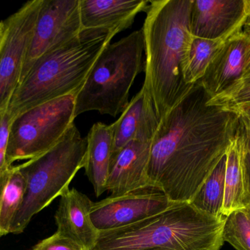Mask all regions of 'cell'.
Returning <instances> with one entry per match:
<instances>
[{
	"mask_svg": "<svg viewBox=\"0 0 250 250\" xmlns=\"http://www.w3.org/2000/svg\"><path fill=\"white\" fill-rule=\"evenodd\" d=\"M86 148V137L73 123L55 146L18 165L26 181V193L10 233H21L34 216L70 189V182L84 167Z\"/></svg>",
	"mask_w": 250,
	"mask_h": 250,
	"instance_id": "8992f818",
	"label": "cell"
},
{
	"mask_svg": "<svg viewBox=\"0 0 250 250\" xmlns=\"http://www.w3.org/2000/svg\"><path fill=\"white\" fill-rule=\"evenodd\" d=\"M26 188V181L18 165L11 166L0 175V238L10 233Z\"/></svg>",
	"mask_w": 250,
	"mask_h": 250,
	"instance_id": "ffe728a7",
	"label": "cell"
},
{
	"mask_svg": "<svg viewBox=\"0 0 250 250\" xmlns=\"http://www.w3.org/2000/svg\"><path fill=\"white\" fill-rule=\"evenodd\" d=\"M174 204L161 191L141 189L93 203L91 220L99 232L114 230L163 212Z\"/></svg>",
	"mask_w": 250,
	"mask_h": 250,
	"instance_id": "30bf717a",
	"label": "cell"
},
{
	"mask_svg": "<svg viewBox=\"0 0 250 250\" xmlns=\"http://www.w3.org/2000/svg\"><path fill=\"white\" fill-rule=\"evenodd\" d=\"M11 121V117L7 110L0 112V175L10 167L6 160V153Z\"/></svg>",
	"mask_w": 250,
	"mask_h": 250,
	"instance_id": "d4e9b609",
	"label": "cell"
},
{
	"mask_svg": "<svg viewBox=\"0 0 250 250\" xmlns=\"http://www.w3.org/2000/svg\"><path fill=\"white\" fill-rule=\"evenodd\" d=\"M245 15V0H193L191 30L194 37L216 38L230 30Z\"/></svg>",
	"mask_w": 250,
	"mask_h": 250,
	"instance_id": "e0dca14e",
	"label": "cell"
},
{
	"mask_svg": "<svg viewBox=\"0 0 250 250\" xmlns=\"http://www.w3.org/2000/svg\"><path fill=\"white\" fill-rule=\"evenodd\" d=\"M198 82L159 122L151 142V189L173 203H190L226 157L241 126L236 113L209 105Z\"/></svg>",
	"mask_w": 250,
	"mask_h": 250,
	"instance_id": "6da1fadb",
	"label": "cell"
},
{
	"mask_svg": "<svg viewBox=\"0 0 250 250\" xmlns=\"http://www.w3.org/2000/svg\"><path fill=\"white\" fill-rule=\"evenodd\" d=\"M82 32L80 0H42L21 80L41 56L70 42Z\"/></svg>",
	"mask_w": 250,
	"mask_h": 250,
	"instance_id": "9c48e42d",
	"label": "cell"
},
{
	"mask_svg": "<svg viewBox=\"0 0 250 250\" xmlns=\"http://www.w3.org/2000/svg\"><path fill=\"white\" fill-rule=\"evenodd\" d=\"M223 239L236 250H250L249 210H239L226 217Z\"/></svg>",
	"mask_w": 250,
	"mask_h": 250,
	"instance_id": "603a6c76",
	"label": "cell"
},
{
	"mask_svg": "<svg viewBox=\"0 0 250 250\" xmlns=\"http://www.w3.org/2000/svg\"><path fill=\"white\" fill-rule=\"evenodd\" d=\"M151 142L132 141L113 156L106 183L111 196L151 189L148 176Z\"/></svg>",
	"mask_w": 250,
	"mask_h": 250,
	"instance_id": "8fae6325",
	"label": "cell"
},
{
	"mask_svg": "<svg viewBox=\"0 0 250 250\" xmlns=\"http://www.w3.org/2000/svg\"><path fill=\"white\" fill-rule=\"evenodd\" d=\"M42 0L26 1L4 21L6 35L0 50V112L7 110L21 81L23 65Z\"/></svg>",
	"mask_w": 250,
	"mask_h": 250,
	"instance_id": "ba28073f",
	"label": "cell"
},
{
	"mask_svg": "<svg viewBox=\"0 0 250 250\" xmlns=\"http://www.w3.org/2000/svg\"><path fill=\"white\" fill-rule=\"evenodd\" d=\"M93 202L77 189H68L60 196L56 211L57 231L85 250H92L96 245L100 232L91 220Z\"/></svg>",
	"mask_w": 250,
	"mask_h": 250,
	"instance_id": "5bb4252c",
	"label": "cell"
},
{
	"mask_svg": "<svg viewBox=\"0 0 250 250\" xmlns=\"http://www.w3.org/2000/svg\"><path fill=\"white\" fill-rule=\"evenodd\" d=\"M247 154V138L241 123L226 154L225 194L222 209L223 217H229L234 211L248 209L249 207Z\"/></svg>",
	"mask_w": 250,
	"mask_h": 250,
	"instance_id": "2e32d148",
	"label": "cell"
},
{
	"mask_svg": "<svg viewBox=\"0 0 250 250\" xmlns=\"http://www.w3.org/2000/svg\"><path fill=\"white\" fill-rule=\"evenodd\" d=\"M192 1H149L146 12L142 88L152 101L159 122L193 86L187 85L183 76L194 38L190 23Z\"/></svg>",
	"mask_w": 250,
	"mask_h": 250,
	"instance_id": "7a4b0ae2",
	"label": "cell"
},
{
	"mask_svg": "<svg viewBox=\"0 0 250 250\" xmlns=\"http://www.w3.org/2000/svg\"><path fill=\"white\" fill-rule=\"evenodd\" d=\"M239 116L240 117V118H242V120H245V121H246L250 126V107L245 109V110L240 112V113L239 114Z\"/></svg>",
	"mask_w": 250,
	"mask_h": 250,
	"instance_id": "83f0119b",
	"label": "cell"
},
{
	"mask_svg": "<svg viewBox=\"0 0 250 250\" xmlns=\"http://www.w3.org/2000/svg\"><path fill=\"white\" fill-rule=\"evenodd\" d=\"M248 16L245 12L243 17L230 30L216 38L194 37L188 54V61L183 76L187 85H192L199 82L211 63L224 48L232 36L246 26Z\"/></svg>",
	"mask_w": 250,
	"mask_h": 250,
	"instance_id": "d6986e66",
	"label": "cell"
},
{
	"mask_svg": "<svg viewBox=\"0 0 250 250\" xmlns=\"http://www.w3.org/2000/svg\"><path fill=\"white\" fill-rule=\"evenodd\" d=\"M6 35V25L4 21L0 22V50L2 47L3 43H4V38Z\"/></svg>",
	"mask_w": 250,
	"mask_h": 250,
	"instance_id": "4316f807",
	"label": "cell"
},
{
	"mask_svg": "<svg viewBox=\"0 0 250 250\" xmlns=\"http://www.w3.org/2000/svg\"><path fill=\"white\" fill-rule=\"evenodd\" d=\"M250 66V29L246 26L230 38L198 82L210 98L223 92Z\"/></svg>",
	"mask_w": 250,
	"mask_h": 250,
	"instance_id": "7c38bea8",
	"label": "cell"
},
{
	"mask_svg": "<svg viewBox=\"0 0 250 250\" xmlns=\"http://www.w3.org/2000/svg\"><path fill=\"white\" fill-rule=\"evenodd\" d=\"M158 124L152 101L142 88L129 101L120 118L111 124L113 156L132 141H152Z\"/></svg>",
	"mask_w": 250,
	"mask_h": 250,
	"instance_id": "9a60e30c",
	"label": "cell"
},
{
	"mask_svg": "<svg viewBox=\"0 0 250 250\" xmlns=\"http://www.w3.org/2000/svg\"><path fill=\"white\" fill-rule=\"evenodd\" d=\"M226 221L190 203H175L138 223L100 232L92 250H221Z\"/></svg>",
	"mask_w": 250,
	"mask_h": 250,
	"instance_id": "3957f363",
	"label": "cell"
},
{
	"mask_svg": "<svg viewBox=\"0 0 250 250\" xmlns=\"http://www.w3.org/2000/svg\"><path fill=\"white\" fill-rule=\"evenodd\" d=\"M245 12L248 18V22H250V0H245Z\"/></svg>",
	"mask_w": 250,
	"mask_h": 250,
	"instance_id": "f1b7e54d",
	"label": "cell"
},
{
	"mask_svg": "<svg viewBox=\"0 0 250 250\" xmlns=\"http://www.w3.org/2000/svg\"><path fill=\"white\" fill-rule=\"evenodd\" d=\"M85 173L93 186L96 197L106 191L107 179L114 149L112 125L96 123L87 136Z\"/></svg>",
	"mask_w": 250,
	"mask_h": 250,
	"instance_id": "ac0fdd59",
	"label": "cell"
},
{
	"mask_svg": "<svg viewBox=\"0 0 250 250\" xmlns=\"http://www.w3.org/2000/svg\"><path fill=\"white\" fill-rule=\"evenodd\" d=\"M242 123V128H243L244 132L247 138V149H248V154H247V171H248V186H249V192L250 195V126L245 120L240 119ZM248 210L250 212V204Z\"/></svg>",
	"mask_w": 250,
	"mask_h": 250,
	"instance_id": "484cf974",
	"label": "cell"
},
{
	"mask_svg": "<svg viewBox=\"0 0 250 250\" xmlns=\"http://www.w3.org/2000/svg\"><path fill=\"white\" fill-rule=\"evenodd\" d=\"M208 104L238 115L242 110L250 107V66L223 92L209 98Z\"/></svg>",
	"mask_w": 250,
	"mask_h": 250,
	"instance_id": "7402d4cb",
	"label": "cell"
},
{
	"mask_svg": "<svg viewBox=\"0 0 250 250\" xmlns=\"http://www.w3.org/2000/svg\"><path fill=\"white\" fill-rule=\"evenodd\" d=\"M225 175L226 157L208 176L190 204L207 214L223 217L222 209L224 201Z\"/></svg>",
	"mask_w": 250,
	"mask_h": 250,
	"instance_id": "44dd1931",
	"label": "cell"
},
{
	"mask_svg": "<svg viewBox=\"0 0 250 250\" xmlns=\"http://www.w3.org/2000/svg\"><path fill=\"white\" fill-rule=\"evenodd\" d=\"M76 95L48 101L12 120L6 160L10 167L35 158L55 146L74 123Z\"/></svg>",
	"mask_w": 250,
	"mask_h": 250,
	"instance_id": "52a82bcc",
	"label": "cell"
},
{
	"mask_svg": "<svg viewBox=\"0 0 250 250\" xmlns=\"http://www.w3.org/2000/svg\"><path fill=\"white\" fill-rule=\"evenodd\" d=\"M247 27L248 29H250V22H248H248H247Z\"/></svg>",
	"mask_w": 250,
	"mask_h": 250,
	"instance_id": "f546056e",
	"label": "cell"
},
{
	"mask_svg": "<svg viewBox=\"0 0 250 250\" xmlns=\"http://www.w3.org/2000/svg\"><path fill=\"white\" fill-rule=\"evenodd\" d=\"M146 0H80L82 30L119 32L130 27L135 16L146 12Z\"/></svg>",
	"mask_w": 250,
	"mask_h": 250,
	"instance_id": "4fadbf2b",
	"label": "cell"
},
{
	"mask_svg": "<svg viewBox=\"0 0 250 250\" xmlns=\"http://www.w3.org/2000/svg\"><path fill=\"white\" fill-rule=\"evenodd\" d=\"M115 35L112 32L82 30L70 42L41 56L10 99L7 111L12 120L40 104L76 95Z\"/></svg>",
	"mask_w": 250,
	"mask_h": 250,
	"instance_id": "277c9868",
	"label": "cell"
},
{
	"mask_svg": "<svg viewBox=\"0 0 250 250\" xmlns=\"http://www.w3.org/2000/svg\"><path fill=\"white\" fill-rule=\"evenodd\" d=\"M144 51L142 28L110 44L76 95L75 117L91 111L114 117L123 113L135 78L144 70Z\"/></svg>",
	"mask_w": 250,
	"mask_h": 250,
	"instance_id": "5b68a950",
	"label": "cell"
},
{
	"mask_svg": "<svg viewBox=\"0 0 250 250\" xmlns=\"http://www.w3.org/2000/svg\"><path fill=\"white\" fill-rule=\"evenodd\" d=\"M32 250H85L80 245L58 232L38 242Z\"/></svg>",
	"mask_w": 250,
	"mask_h": 250,
	"instance_id": "cb8c5ba5",
	"label": "cell"
}]
</instances>
